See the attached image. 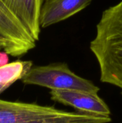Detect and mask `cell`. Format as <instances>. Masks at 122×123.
Listing matches in <instances>:
<instances>
[{
    "instance_id": "6da1fadb",
    "label": "cell",
    "mask_w": 122,
    "mask_h": 123,
    "mask_svg": "<svg viewBox=\"0 0 122 123\" xmlns=\"http://www.w3.org/2000/svg\"><path fill=\"white\" fill-rule=\"evenodd\" d=\"M90 48L98 61L101 81L122 93V1L104 11Z\"/></svg>"
},
{
    "instance_id": "7a4b0ae2",
    "label": "cell",
    "mask_w": 122,
    "mask_h": 123,
    "mask_svg": "<svg viewBox=\"0 0 122 123\" xmlns=\"http://www.w3.org/2000/svg\"><path fill=\"white\" fill-rule=\"evenodd\" d=\"M111 117L0 99V123H109Z\"/></svg>"
},
{
    "instance_id": "3957f363",
    "label": "cell",
    "mask_w": 122,
    "mask_h": 123,
    "mask_svg": "<svg viewBox=\"0 0 122 123\" xmlns=\"http://www.w3.org/2000/svg\"><path fill=\"white\" fill-rule=\"evenodd\" d=\"M22 83L50 90H75L98 94L99 88L92 81L74 74L65 63L32 66L22 79Z\"/></svg>"
},
{
    "instance_id": "277c9868",
    "label": "cell",
    "mask_w": 122,
    "mask_h": 123,
    "mask_svg": "<svg viewBox=\"0 0 122 123\" xmlns=\"http://www.w3.org/2000/svg\"><path fill=\"white\" fill-rule=\"evenodd\" d=\"M0 37L4 51L13 57L22 56L36 46V42L17 18L0 1Z\"/></svg>"
},
{
    "instance_id": "5b68a950",
    "label": "cell",
    "mask_w": 122,
    "mask_h": 123,
    "mask_svg": "<svg viewBox=\"0 0 122 123\" xmlns=\"http://www.w3.org/2000/svg\"><path fill=\"white\" fill-rule=\"evenodd\" d=\"M52 101L70 106L78 112L110 117L111 111L106 102L96 94L75 90H50Z\"/></svg>"
},
{
    "instance_id": "8992f818",
    "label": "cell",
    "mask_w": 122,
    "mask_h": 123,
    "mask_svg": "<svg viewBox=\"0 0 122 123\" xmlns=\"http://www.w3.org/2000/svg\"><path fill=\"white\" fill-rule=\"evenodd\" d=\"M91 1L92 0H45L40 12V27H47L73 16L86 8Z\"/></svg>"
},
{
    "instance_id": "52a82bcc",
    "label": "cell",
    "mask_w": 122,
    "mask_h": 123,
    "mask_svg": "<svg viewBox=\"0 0 122 123\" xmlns=\"http://www.w3.org/2000/svg\"><path fill=\"white\" fill-rule=\"evenodd\" d=\"M37 41L40 34V17L44 0H0Z\"/></svg>"
},
{
    "instance_id": "ba28073f",
    "label": "cell",
    "mask_w": 122,
    "mask_h": 123,
    "mask_svg": "<svg viewBox=\"0 0 122 123\" xmlns=\"http://www.w3.org/2000/svg\"><path fill=\"white\" fill-rule=\"evenodd\" d=\"M32 67L30 61L17 60L0 67V83L13 84L27 74Z\"/></svg>"
},
{
    "instance_id": "9c48e42d",
    "label": "cell",
    "mask_w": 122,
    "mask_h": 123,
    "mask_svg": "<svg viewBox=\"0 0 122 123\" xmlns=\"http://www.w3.org/2000/svg\"><path fill=\"white\" fill-rule=\"evenodd\" d=\"M9 55L4 51H0V67L9 63Z\"/></svg>"
},
{
    "instance_id": "30bf717a",
    "label": "cell",
    "mask_w": 122,
    "mask_h": 123,
    "mask_svg": "<svg viewBox=\"0 0 122 123\" xmlns=\"http://www.w3.org/2000/svg\"><path fill=\"white\" fill-rule=\"evenodd\" d=\"M12 84H8V83H0V94L5 91L6 89H8Z\"/></svg>"
},
{
    "instance_id": "8fae6325",
    "label": "cell",
    "mask_w": 122,
    "mask_h": 123,
    "mask_svg": "<svg viewBox=\"0 0 122 123\" xmlns=\"http://www.w3.org/2000/svg\"><path fill=\"white\" fill-rule=\"evenodd\" d=\"M5 47H6V45H5L4 41V40L0 37V51H1V50H4Z\"/></svg>"
}]
</instances>
